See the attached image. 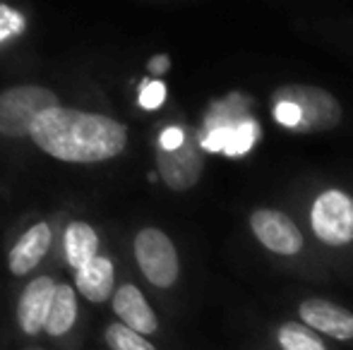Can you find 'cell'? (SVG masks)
<instances>
[{
    "label": "cell",
    "mask_w": 353,
    "mask_h": 350,
    "mask_svg": "<svg viewBox=\"0 0 353 350\" xmlns=\"http://www.w3.org/2000/svg\"><path fill=\"white\" fill-rule=\"evenodd\" d=\"M163 96H166V87L161 82H144L142 85V91H140V106L142 108H159L163 103Z\"/></svg>",
    "instance_id": "17"
},
{
    "label": "cell",
    "mask_w": 353,
    "mask_h": 350,
    "mask_svg": "<svg viewBox=\"0 0 353 350\" xmlns=\"http://www.w3.org/2000/svg\"><path fill=\"white\" fill-rule=\"evenodd\" d=\"M22 27H24V22L17 12H12V10H8V8H0V41L8 39L10 34L22 32Z\"/></svg>",
    "instance_id": "18"
},
{
    "label": "cell",
    "mask_w": 353,
    "mask_h": 350,
    "mask_svg": "<svg viewBox=\"0 0 353 350\" xmlns=\"http://www.w3.org/2000/svg\"><path fill=\"white\" fill-rule=\"evenodd\" d=\"M56 290H58V283H53L51 276H39V278H34L32 283L24 288V293L19 295V305H17V319L24 333L37 336L41 329H46Z\"/></svg>",
    "instance_id": "9"
},
{
    "label": "cell",
    "mask_w": 353,
    "mask_h": 350,
    "mask_svg": "<svg viewBox=\"0 0 353 350\" xmlns=\"http://www.w3.org/2000/svg\"><path fill=\"white\" fill-rule=\"evenodd\" d=\"M58 96L51 89L19 85L0 94V135L5 137H32L34 122L41 113L58 108Z\"/></svg>",
    "instance_id": "5"
},
{
    "label": "cell",
    "mask_w": 353,
    "mask_h": 350,
    "mask_svg": "<svg viewBox=\"0 0 353 350\" xmlns=\"http://www.w3.org/2000/svg\"><path fill=\"white\" fill-rule=\"evenodd\" d=\"M296 319L330 343H353V309L327 298H305L296 305Z\"/></svg>",
    "instance_id": "8"
},
{
    "label": "cell",
    "mask_w": 353,
    "mask_h": 350,
    "mask_svg": "<svg viewBox=\"0 0 353 350\" xmlns=\"http://www.w3.org/2000/svg\"><path fill=\"white\" fill-rule=\"evenodd\" d=\"M135 259L154 288H173L181 278V257L161 228H142L135 238Z\"/></svg>",
    "instance_id": "6"
},
{
    "label": "cell",
    "mask_w": 353,
    "mask_h": 350,
    "mask_svg": "<svg viewBox=\"0 0 353 350\" xmlns=\"http://www.w3.org/2000/svg\"><path fill=\"white\" fill-rule=\"evenodd\" d=\"M113 309L121 317V324L130 327L142 336H152L159 331V317L149 307L142 290L132 283H125L113 293Z\"/></svg>",
    "instance_id": "10"
},
{
    "label": "cell",
    "mask_w": 353,
    "mask_h": 350,
    "mask_svg": "<svg viewBox=\"0 0 353 350\" xmlns=\"http://www.w3.org/2000/svg\"><path fill=\"white\" fill-rule=\"evenodd\" d=\"M113 283H116L113 264L111 259L101 257V254L89 264H84L82 269H77V274H74V285L89 303H103V300L111 298Z\"/></svg>",
    "instance_id": "12"
},
{
    "label": "cell",
    "mask_w": 353,
    "mask_h": 350,
    "mask_svg": "<svg viewBox=\"0 0 353 350\" xmlns=\"http://www.w3.org/2000/svg\"><path fill=\"white\" fill-rule=\"evenodd\" d=\"M310 235L327 250L346 252L353 248V192L344 187H322L305 209Z\"/></svg>",
    "instance_id": "3"
},
{
    "label": "cell",
    "mask_w": 353,
    "mask_h": 350,
    "mask_svg": "<svg viewBox=\"0 0 353 350\" xmlns=\"http://www.w3.org/2000/svg\"><path fill=\"white\" fill-rule=\"evenodd\" d=\"M205 144L192 130L185 132V140L176 149L157 151V168L163 185L173 192H188L202 180L205 173Z\"/></svg>",
    "instance_id": "7"
},
{
    "label": "cell",
    "mask_w": 353,
    "mask_h": 350,
    "mask_svg": "<svg viewBox=\"0 0 353 350\" xmlns=\"http://www.w3.org/2000/svg\"><path fill=\"white\" fill-rule=\"evenodd\" d=\"M248 228L267 254L279 262H301L307 257V240L301 226L276 206H252L248 214Z\"/></svg>",
    "instance_id": "4"
},
{
    "label": "cell",
    "mask_w": 353,
    "mask_h": 350,
    "mask_svg": "<svg viewBox=\"0 0 353 350\" xmlns=\"http://www.w3.org/2000/svg\"><path fill=\"white\" fill-rule=\"evenodd\" d=\"M270 341L274 350H334L327 338H322L298 319H281L272 324Z\"/></svg>",
    "instance_id": "13"
},
{
    "label": "cell",
    "mask_w": 353,
    "mask_h": 350,
    "mask_svg": "<svg viewBox=\"0 0 353 350\" xmlns=\"http://www.w3.org/2000/svg\"><path fill=\"white\" fill-rule=\"evenodd\" d=\"M99 257L97 230L82 221H72L65 230V259L72 269H82L92 259Z\"/></svg>",
    "instance_id": "14"
},
{
    "label": "cell",
    "mask_w": 353,
    "mask_h": 350,
    "mask_svg": "<svg viewBox=\"0 0 353 350\" xmlns=\"http://www.w3.org/2000/svg\"><path fill=\"white\" fill-rule=\"evenodd\" d=\"M272 120L293 135H325L344 122V106L330 89L288 82L270 94Z\"/></svg>",
    "instance_id": "2"
},
{
    "label": "cell",
    "mask_w": 353,
    "mask_h": 350,
    "mask_svg": "<svg viewBox=\"0 0 353 350\" xmlns=\"http://www.w3.org/2000/svg\"><path fill=\"white\" fill-rule=\"evenodd\" d=\"M74 319H77V295H74L72 285L61 283L56 290V298H53L46 331L51 336H63V333H68L72 329Z\"/></svg>",
    "instance_id": "15"
},
{
    "label": "cell",
    "mask_w": 353,
    "mask_h": 350,
    "mask_svg": "<svg viewBox=\"0 0 353 350\" xmlns=\"http://www.w3.org/2000/svg\"><path fill=\"white\" fill-rule=\"evenodd\" d=\"M53 233L48 228V223H37L22 235V238L14 243V248L10 250V271L14 276H24L39 266V262L43 259V254L51 248Z\"/></svg>",
    "instance_id": "11"
},
{
    "label": "cell",
    "mask_w": 353,
    "mask_h": 350,
    "mask_svg": "<svg viewBox=\"0 0 353 350\" xmlns=\"http://www.w3.org/2000/svg\"><path fill=\"white\" fill-rule=\"evenodd\" d=\"M106 343L111 350H157L147 336L132 331L125 324H111L106 327Z\"/></svg>",
    "instance_id": "16"
},
{
    "label": "cell",
    "mask_w": 353,
    "mask_h": 350,
    "mask_svg": "<svg viewBox=\"0 0 353 350\" xmlns=\"http://www.w3.org/2000/svg\"><path fill=\"white\" fill-rule=\"evenodd\" d=\"M171 67V61H168V56H157V58H152V63H149V70L154 72L157 77H161L163 72Z\"/></svg>",
    "instance_id": "19"
},
{
    "label": "cell",
    "mask_w": 353,
    "mask_h": 350,
    "mask_svg": "<svg viewBox=\"0 0 353 350\" xmlns=\"http://www.w3.org/2000/svg\"><path fill=\"white\" fill-rule=\"evenodd\" d=\"M32 140L53 159L68 164H99L116 159L128 144V127L101 113L58 106L34 122Z\"/></svg>",
    "instance_id": "1"
}]
</instances>
